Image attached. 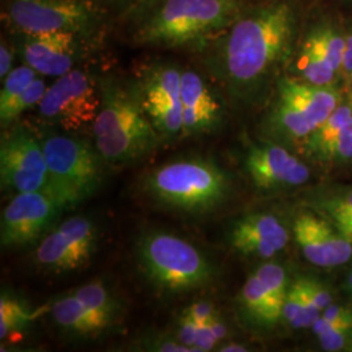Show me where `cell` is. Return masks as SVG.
Masks as SVG:
<instances>
[{"mask_svg": "<svg viewBox=\"0 0 352 352\" xmlns=\"http://www.w3.org/2000/svg\"><path fill=\"white\" fill-rule=\"evenodd\" d=\"M302 30L296 0L253 1L199 54L230 100L251 106L270 100Z\"/></svg>", "mask_w": 352, "mask_h": 352, "instance_id": "obj_1", "label": "cell"}, {"mask_svg": "<svg viewBox=\"0 0 352 352\" xmlns=\"http://www.w3.org/2000/svg\"><path fill=\"white\" fill-rule=\"evenodd\" d=\"M254 0H148L129 13L131 41L144 47L204 50Z\"/></svg>", "mask_w": 352, "mask_h": 352, "instance_id": "obj_2", "label": "cell"}, {"mask_svg": "<svg viewBox=\"0 0 352 352\" xmlns=\"http://www.w3.org/2000/svg\"><path fill=\"white\" fill-rule=\"evenodd\" d=\"M101 109L93 139L107 164L124 166L149 155L162 141L144 111L133 80L100 76Z\"/></svg>", "mask_w": 352, "mask_h": 352, "instance_id": "obj_3", "label": "cell"}, {"mask_svg": "<svg viewBox=\"0 0 352 352\" xmlns=\"http://www.w3.org/2000/svg\"><path fill=\"white\" fill-rule=\"evenodd\" d=\"M151 201L173 212L205 217L228 200L231 180L215 161L188 157L161 164L144 177Z\"/></svg>", "mask_w": 352, "mask_h": 352, "instance_id": "obj_4", "label": "cell"}, {"mask_svg": "<svg viewBox=\"0 0 352 352\" xmlns=\"http://www.w3.org/2000/svg\"><path fill=\"white\" fill-rule=\"evenodd\" d=\"M344 97L338 87H318L295 76H282L263 120L266 141L285 148H302Z\"/></svg>", "mask_w": 352, "mask_h": 352, "instance_id": "obj_5", "label": "cell"}, {"mask_svg": "<svg viewBox=\"0 0 352 352\" xmlns=\"http://www.w3.org/2000/svg\"><path fill=\"white\" fill-rule=\"evenodd\" d=\"M135 252L140 273L162 294L205 289L217 276L213 263L204 252L174 234L146 232L138 240Z\"/></svg>", "mask_w": 352, "mask_h": 352, "instance_id": "obj_6", "label": "cell"}, {"mask_svg": "<svg viewBox=\"0 0 352 352\" xmlns=\"http://www.w3.org/2000/svg\"><path fill=\"white\" fill-rule=\"evenodd\" d=\"M10 32H68L100 43L113 21L97 0H4Z\"/></svg>", "mask_w": 352, "mask_h": 352, "instance_id": "obj_7", "label": "cell"}, {"mask_svg": "<svg viewBox=\"0 0 352 352\" xmlns=\"http://www.w3.org/2000/svg\"><path fill=\"white\" fill-rule=\"evenodd\" d=\"M47 162V193L64 208H75L101 188L104 164L96 144L69 135L51 133L41 140Z\"/></svg>", "mask_w": 352, "mask_h": 352, "instance_id": "obj_8", "label": "cell"}, {"mask_svg": "<svg viewBox=\"0 0 352 352\" xmlns=\"http://www.w3.org/2000/svg\"><path fill=\"white\" fill-rule=\"evenodd\" d=\"M100 76L77 67L46 89L38 104L41 118L68 133L93 128L101 109Z\"/></svg>", "mask_w": 352, "mask_h": 352, "instance_id": "obj_9", "label": "cell"}, {"mask_svg": "<svg viewBox=\"0 0 352 352\" xmlns=\"http://www.w3.org/2000/svg\"><path fill=\"white\" fill-rule=\"evenodd\" d=\"M344 49L346 26L318 20L302 28L287 74L318 87H338Z\"/></svg>", "mask_w": 352, "mask_h": 352, "instance_id": "obj_10", "label": "cell"}, {"mask_svg": "<svg viewBox=\"0 0 352 352\" xmlns=\"http://www.w3.org/2000/svg\"><path fill=\"white\" fill-rule=\"evenodd\" d=\"M141 106L162 139L182 138V69L174 63L153 62L133 80Z\"/></svg>", "mask_w": 352, "mask_h": 352, "instance_id": "obj_11", "label": "cell"}, {"mask_svg": "<svg viewBox=\"0 0 352 352\" xmlns=\"http://www.w3.org/2000/svg\"><path fill=\"white\" fill-rule=\"evenodd\" d=\"M16 55L39 76L60 77L80 67L91 51L100 47L88 38L68 32H10Z\"/></svg>", "mask_w": 352, "mask_h": 352, "instance_id": "obj_12", "label": "cell"}, {"mask_svg": "<svg viewBox=\"0 0 352 352\" xmlns=\"http://www.w3.org/2000/svg\"><path fill=\"white\" fill-rule=\"evenodd\" d=\"M1 188L14 193L47 190V162L42 142L23 124L6 128L0 144Z\"/></svg>", "mask_w": 352, "mask_h": 352, "instance_id": "obj_13", "label": "cell"}, {"mask_svg": "<svg viewBox=\"0 0 352 352\" xmlns=\"http://www.w3.org/2000/svg\"><path fill=\"white\" fill-rule=\"evenodd\" d=\"M64 209L45 190L16 193L1 214V247L19 250L36 243L54 226Z\"/></svg>", "mask_w": 352, "mask_h": 352, "instance_id": "obj_14", "label": "cell"}, {"mask_svg": "<svg viewBox=\"0 0 352 352\" xmlns=\"http://www.w3.org/2000/svg\"><path fill=\"white\" fill-rule=\"evenodd\" d=\"M97 243L98 231L94 222L76 215L42 238L36 251V263L51 273H71L90 263Z\"/></svg>", "mask_w": 352, "mask_h": 352, "instance_id": "obj_15", "label": "cell"}, {"mask_svg": "<svg viewBox=\"0 0 352 352\" xmlns=\"http://www.w3.org/2000/svg\"><path fill=\"white\" fill-rule=\"evenodd\" d=\"M245 170L261 190L296 188L308 183L309 167L295 154L272 141L253 145L245 155Z\"/></svg>", "mask_w": 352, "mask_h": 352, "instance_id": "obj_16", "label": "cell"}, {"mask_svg": "<svg viewBox=\"0 0 352 352\" xmlns=\"http://www.w3.org/2000/svg\"><path fill=\"white\" fill-rule=\"evenodd\" d=\"M292 232L305 260L315 266L337 267L351 258V241L325 217L312 212L298 214Z\"/></svg>", "mask_w": 352, "mask_h": 352, "instance_id": "obj_17", "label": "cell"}, {"mask_svg": "<svg viewBox=\"0 0 352 352\" xmlns=\"http://www.w3.org/2000/svg\"><path fill=\"white\" fill-rule=\"evenodd\" d=\"M182 138H196L213 133L222 126L225 106L221 97L196 69H182Z\"/></svg>", "mask_w": 352, "mask_h": 352, "instance_id": "obj_18", "label": "cell"}, {"mask_svg": "<svg viewBox=\"0 0 352 352\" xmlns=\"http://www.w3.org/2000/svg\"><path fill=\"white\" fill-rule=\"evenodd\" d=\"M289 230L277 215L252 213L238 219L228 232V241L245 257L272 258L289 244Z\"/></svg>", "mask_w": 352, "mask_h": 352, "instance_id": "obj_19", "label": "cell"}, {"mask_svg": "<svg viewBox=\"0 0 352 352\" xmlns=\"http://www.w3.org/2000/svg\"><path fill=\"white\" fill-rule=\"evenodd\" d=\"M351 119L352 101L346 91L343 100L334 110V113L305 140L300 148L302 154L316 164L333 167L342 132Z\"/></svg>", "mask_w": 352, "mask_h": 352, "instance_id": "obj_20", "label": "cell"}, {"mask_svg": "<svg viewBox=\"0 0 352 352\" xmlns=\"http://www.w3.org/2000/svg\"><path fill=\"white\" fill-rule=\"evenodd\" d=\"M239 307L244 320L252 327L269 330L282 320L283 305L266 289L256 272L241 287Z\"/></svg>", "mask_w": 352, "mask_h": 352, "instance_id": "obj_21", "label": "cell"}, {"mask_svg": "<svg viewBox=\"0 0 352 352\" xmlns=\"http://www.w3.org/2000/svg\"><path fill=\"white\" fill-rule=\"evenodd\" d=\"M51 317L62 330L76 337H97L113 327L81 302L75 294H69L54 302Z\"/></svg>", "mask_w": 352, "mask_h": 352, "instance_id": "obj_22", "label": "cell"}, {"mask_svg": "<svg viewBox=\"0 0 352 352\" xmlns=\"http://www.w3.org/2000/svg\"><path fill=\"white\" fill-rule=\"evenodd\" d=\"M320 315L321 311L307 289L304 278L291 282L283 304L282 318L292 329H305L311 327Z\"/></svg>", "mask_w": 352, "mask_h": 352, "instance_id": "obj_23", "label": "cell"}, {"mask_svg": "<svg viewBox=\"0 0 352 352\" xmlns=\"http://www.w3.org/2000/svg\"><path fill=\"white\" fill-rule=\"evenodd\" d=\"M312 208L331 223L352 222V187L320 190L312 199Z\"/></svg>", "mask_w": 352, "mask_h": 352, "instance_id": "obj_24", "label": "cell"}, {"mask_svg": "<svg viewBox=\"0 0 352 352\" xmlns=\"http://www.w3.org/2000/svg\"><path fill=\"white\" fill-rule=\"evenodd\" d=\"M76 296L113 327L122 316V304L101 280H91L76 289Z\"/></svg>", "mask_w": 352, "mask_h": 352, "instance_id": "obj_25", "label": "cell"}, {"mask_svg": "<svg viewBox=\"0 0 352 352\" xmlns=\"http://www.w3.org/2000/svg\"><path fill=\"white\" fill-rule=\"evenodd\" d=\"M46 89L47 87H46L45 80L38 76L24 93H21L16 100H13L6 107H1L0 109L1 128L6 129V128L12 126L17 122V119L25 113L26 110H30V109L38 106L45 96Z\"/></svg>", "mask_w": 352, "mask_h": 352, "instance_id": "obj_26", "label": "cell"}, {"mask_svg": "<svg viewBox=\"0 0 352 352\" xmlns=\"http://www.w3.org/2000/svg\"><path fill=\"white\" fill-rule=\"evenodd\" d=\"M38 76L37 71L26 64L13 68L10 75L3 80V87L0 91V109L6 107L21 93H24Z\"/></svg>", "mask_w": 352, "mask_h": 352, "instance_id": "obj_27", "label": "cell"}, {"mask_svg": "<svg viewBox=\"0 0 352 352\" xmlns=\"http://www.w3.org/2000/svg\"><path fill=\"white\" fill-rule=\"evenodd\" d=\"M29 320L24 305L10 294H1L0 298V338H7L11 333L25 327Z\"/></svg>", "mask_w": 352, "mask_h": 352, "instance_id": "obj_28", "label": "cell"}, {"mask_svg": "<svg viewBox=\"0 0 352 352\" xmlns=\"http://www.w3.org/2000/svg\"><path fill=\"white\" fill-rule=\"evenodd\" d=\"M199 327H200V324L196 320H193L190 316L182 314L179 321H177V327H176V340H179L180 343H183L184 346L197 351L195 347V343H196Z\"/></svg>", "mask_w": 352, "mask_h": 352, "instance_id": "obj_29", "label": "cell"}, {"mask_svg": "<svg viewBox=\"0 0 352 352\" xmlns=\"http://www.w3.org/2000/svg\"><path fill=\"white\" fill-rule=\"evenodd\" d=\"M102 7L111 14L115 20H124L129 13L133 12L148 0H97Z\"/></svg>", "mask_w": 352, "mask_h": 352, "instance_id": "obj_30", "label": "cell"}, {"mask_svg": "<svg viewBox=\"0 0 352 352\" xmlns=\"http://www.w3.org/2000/svg\"><path fill=\"white\" fill-rule=\"evenodd\" d=\"M183 314L190 316L199 324H206L215 316H218L213 302H208V300H199V302L190 304L187 309L183 311Z\"/></svg>", "mask_w": 352, "mask_h": 352, "instance_id": "obj_31", "label": "cell"}, {"mask_svg": "<svg viewBox=\"0 0 352 352\" xmlns=\"http://www.w3.org/2000/svg\"><path fill=\"white\" fill-rule=\"evenodd\" d=\"M309 291L314 296L317 307L321 309V312H324L327 307L333 302V294L331 291L327 289L324 283H321L317 279H311V278H305Z\"/></svg>", "mask_w": 352, "mask_h": 352, "instance_id": "obj_32", "label": "cell"}, {"mask_svg": "<svg viewBox=\"0 0 352 352\" xmlns=\"http://www.w3.org/2000/svg\"><path fill=\"white\" fill-rule=\"evenodd\" d=\"M16 55V50L13 47L12 41L10 38H1L0 43V78L1 81L10 75L13 69V58Z\"/></svg>", "mask_w": 352, "mask_h": 352, "instance_id": "obj_33", "label": "cell"}, {"mask_svg": "<svg viewBox=\"0 0 352 352\" xmlns=\"http://www.w3.org/2000/svg\"><path fill=\"white\" fill-rule=\"evenodd\" d=\"M218 343H219V340L215 338L209 322L200 324L199 331H197V337H196V343H195L196 350L197 351H210Z\"/></svg>", "mask_w": 352, "mask_h": 352, "instance_id": "obj_34", "label": "cell"}, {"mask_svg": "<svg viewBox=\"0 0 352 352\" xmlns=\"http://www.w3.org/2000/svg\"><path fill=\"white\" fill-rule=\"evenodd\" d=\"M322 317L331 321H340V322H351L352 324V311L350 308L340 305V304H330L327 309L321 314Z\"/></svg>", "mask_w": 352, "mask_h": 352, "instance_id": "obj_35", "label": "cell"}, {"mask_svg": "<svg viewBox=\"0 0 352 352\" xmlns=\"http://www.w3.org/2000/svg\"><path fill=\"white\" fill-rule=\"evenodd\" d=\"M352 72V28H346V49L342 65V80Z\"/></svg>", "mask_w": 352, "mask_h": 352, "instance_id": "obj_36", "label": "cell"}, {"mask_svg": "<svg viewBox=\"0 0 352 352\" xmlns=\"http://www.w3.org/2000/svg\"><path fill=\"white\" fill-rule=\"evenodd\" d=\"M209 325L212 327V330H213L214 336H215V338L219 340H223L227 337V334H228V329H227V325L219 318V316H215L214 318H212L210 321H209Z\"/></svg>", "mask_w": 352, "mask_h": 352, "instance_id": "obj_37", "label": "cell"}, {"mask_svg": "<svg viewBox=\"0 0 352 352\" xmlns=\"http://www.w3.org/2000/svg\"><path fill=\"white\" fill-rule=\"evenodd\" d=\"M334 225V223H333ZM334 226L340 230V234L350 240L352 243V222H340V223H336Z\"/></svg>", "mask_w": 352, "mask_h": 352, "instance_id": "obj_38", "label": "cell"}, {"mask_svg": "<svg viewBox=\"0 0 352 352\" xmlns=\"http://www.w3.org/2000/svg\"><path fill=\"white\" fill-rule=\"evenodd\" d=\"M218 351L243 352L247 351V347L244 344H239V343H226V344H222L221 349H218Z\"/></svg>", "mask_w": 352, "mask_h": 352, "instance_id": "obj_39", "label": "cell"}, {"mask_svg": "<svg viewBox=\"0 0 352 352\" xmlns=\"http://www.w3.org/2000/svg\"><path fill=\"white\" fill-rule=\"evenodd\" d=\"M347 289H349V291L352 294V272L351 274H350V277L347 279Z\"/></svg>", "mask_w": 352, "mask_h": 352, "instance_id": "obj_40", "label": "cell"}, {"mask_svg": "<svg viewBox=\"0 0 352 352\" xmlns=\"http://www.w3.org/2000/svg\"><path fill=\"white\" fill-rule=\"evenodd\" d=\"M347 94H349V96H350V98H351V101H352V91H347Z\"/></svg>", "mask_w": 352, "mask_h": 352, "instance_id": "obj_41", "label": "cell"}, {"mask_svg": "<svg viewBox=\"0 0 352 352\" xmlns=\"http://www.w3.org/2000/svg\"><path fill=\"white\" fill-rule=\"evenodd\" d=\"M350 350H352V338L351 342H350Z\"/></svg>", "mask_w": 352, "mask_h": 352, "instance_id": "obj_42", "label": "cell"}, {"mask_svg": "<svg viewBox=\"0 0 352 352\" xmlns=\"http://www.w3.org/2000/svg\"><path fill=\"white\" fill-rule=\"evenodd\" d=\"M347 1H352V0H347Z\"/></svg>", "mask_w": 352, "mask_h": 352, "instance_id": "obj_43", "label": "cell"}, {"mask_svg": "<svg viewBox=\"0 0 352 352\" xmlns=\"http://www.w3.org/2000/svg\"><path fill=\"white\" fill-rule=\"evenodd\" d=\"M351 351H352V350H351Z\"/></svg>", "mask_w": 352, "mask_h": 352, "instance_id": "obj_44", "label": "cell"}]
</instances>
